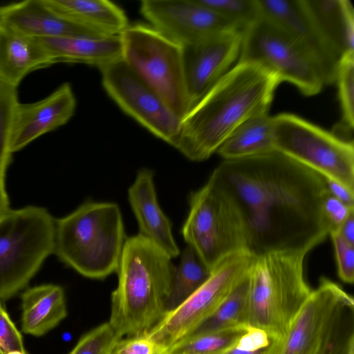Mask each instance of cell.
<instances>
[{"label": "cell", "mask_w": 354, "mask_h": 354, "mask_svg": "<svg viewBox=\"0 0 354 354\" xmlns=\"http://www.w3.org/2000/svg\"><path fill=\"white\" fill-rule=\"evenodd\" d=\"M209 178L238 207L254 256L309 252L329 234L322 213L325 178L277 150L223 160Z\"/></svg>", "instance_id": "cell-1"}, {"label": "cell", "mask_w": 354, "mask_h": 354, "mask_svg": "<svg viewBox=\"0 0 354 354\" xmlns=\"http://www.w3.org/2000/svg\"><path fill=\"white\" fill-rule=\"evenodd\" d=\"M281 82L261 64L239 62L181 120L174 147L189 160L208 159L243 122L268 113Z\"/></svg>", "instance_id": "cell-2"}, {"label": "cell", "mask_w": 354, "mask_h": 354, "mask_svg": "<svg viewBox=\"0 0 354 354\" xmlns=\"http://www.w3.org/2000/svg\"><path fill=\"white\" fill-rule=\"evenodd\" d=\"M171 259L140 234L126 239L109 321L120 339L149 333L165 315L175 268Z\"/></svg>", "instance_id": "cell-3"}, {"label": "cell", "mask_w": 354, "mask_h": 354, "mask_svg": "<svg viewBox=\"0 0 354 354\" xmlns=\"http://www.w3.org/2000/svg\"><path fill=\"white\" fill-rule=\"evenodd\" d=\"M126 239L116 203L86 201L55 219L53 254L81 275L104 279L116 272Z\"/></svg>", "instance_id": "cell-4"}, {"label": "cell", "mask_w": 354, "mask_h": 354, "mask_svg": "<svg viewBox=\"0 0 354 354\" xmlns=\"http://www.w3.org/2000/svg\"><path fill=\"white\" fill-rule=\"evenodd\" d=\"M307 252L254 256L249 268V324L280 340L310 294L304 275Z\"/></svg>", "instance_id": "cell-5"}, {"label": "cell", "mask_w": 354, "mask_h": 354, "mask_svg": "<svg viewBox=\"0 0 354 354\" xmlns=\"http://www.w3.org/2000/svg\"><path fill=\"white\" fill-rule=\"evenodd\" d=\"M274 354H354V300L322 277L279 341Z\"/></svg>", "instance_id": "cell-6"}, {"label": "cell", "mask_w": 354, "mask_h": 354, "mask_svg": "<svg viewBox=\"0 0 354 354\" xmlns=\"http://www.w3.org/2000/svg\"><path fill=\"white\" fill-rule=\"evenodd\" d=\"M55 218L44 207L28 205L0 216V301L24 289L53 254Z\"/></svg>", "instance_id": "cell-7"}, {"label": "cell", "mask_w": 354, "mask_h": 354, "mask_svg": "<svg viewBox=\"0 0 354 354\" xmlns=\"http://www.w3.org/2000/svg\"><path fill=\"white\" fill-rule=\"evenodd\" d=\"M189 207L182 236L210 271L231 255L249 252L246 227L238 207L212 178L190 193Z\"/></svg>", "instance_id": "cell-8"}, {"label": "cell", "mask_w": 354, "mask_h": 354, "mask_svg": "<svg viewBox=\"0 0 354 354\" xmlns=\"http://www.w3.org/2000/svg\"><path fill=\"white\" fill-rule=\"evenodd\" d=\"M120 35L124 61L182 120L191 108L184 48L148 25H129Z\"/></svg>", "instance_id": "cell-9"}, {"label": "cell", "mask_w": 354, "mask_h": 354, "mask_svg": "<svg viewBox=\"0 0 354 354\" xmlns=\"http://www.w3.org/2000/svg\"><path fill=\"white\" fill-rule=\"evenodd\" d=\"M239 62L261 64L281 81L295 85L304 95L319 93L326 85L316 60L290 35L263 16L243 30Z\"/></svg>", "instance_id": "cell-10"}, {"label": "cell", "mask_w": 354, "mask_h": 354, "mask_svg": "<svg viewBox=\"0 0 354 354\" xmlns=\"http://www.w3.org/2000/svg\"><path fill=\"white\" fill-rule=\"evenodd\" d=\"M275 149L354 191L353 142L291 113L272 117Z\"/></svg>", "instance_id": "cell-11"}, {"label": "cell", "mask_w": 354, "mask_h": 354, "mask_svg": "<svg viewBox=\"0 0 354 354\" xmlns=\"http://www.w3.org/2000/svg\"><path fill=\"white\" fill-rule=\"evenodd\" d=\"M253 258L250 252H243L220 262L208 279L179 306L167 312L149 335L166 348L188 336L246 273Z\"/></svg>", "instance_id": "cell-12"}, {"label": "cell", "mask_w": 354, "mask_h": 354, "mask_svg": "<svg viewBox=\"0 0 354 354\" xmlns=\"http://www.w3.org/2000/svg\"><path fill=\"white\" fill-rule=\"evenodd\" d=\"M99 70L104 90L118 106L155 136L174 147L181 120L124 59Z\"/></svg>", "instance_id": "cell-13"}, {"label": "cell", "mask_w": 354, "mask_h": 354, "mask_svg": "<svg viewBox=\"0 0 354 354\" xmlns=\"http://www.w3.org/2000/svg\"><path fill=\"white\" fill-rule=\"evenodd\" d=\"M140 10L151 26L183 47L221 32L243 30L198 0H144Z\"/></svg>", "instance_id": "cell-14"}, {"label": "cell", "mask_w": 354, "mask_h": 354, "mask_svg": "<svg viewBox=\"0 0 354 354\" xmlns=\"http://www.w3.org/2000/svg\"><path fill=\"white\" fill-rule=\"evenodd\" d=\"M243 36V30H225L183 47L191 108L227 72L236 59L240 54Z\"/></svg>", "instance_id": "cell-15"}, {"label": "cell", "mask_w": 354, "mask_h": 354, "mask_svg": "<svg viewBox=\"0 0 354 354\" xmlns=\"http://www.w3.org/2000/svg\"><path fill=\"white\" fill-rule=\"evenodd\" d=\"M261 13L296 40L319 64L326 84L335 82L340 55L324 36L305 0H257Z\"/></svg>", "instance_id": "cell-16"}, {"label": "cell", "mask_w": 354, "mask_h": 354, "mask_svg": "<svg viewBox=\"0 0 354 354\" xmlns=\"http://www.w3.org/2000/svg\"><path fill=\"white\" fill-rule=\"evenodd\" d=\"M76 99L68 82L41 100L19 102L10 133V152H17L42 135L64 125L74 115Z\"/></svg>", "instance_id": "cell-17"}, {"label": "cell", "mask_w": 354, "mask_h": 354, "mask_svg": "<svg viewBox=\"0 0 354 354\" xmlns=\"http://www.w3.org/2000/svg\"><path fill=\"white\" fill-rule=\"evenodd\" d=\"M128 200L137 219L139 234L149 239L171 258L180 251L171 231V223L161 209L157 200L151 169H140L129 188Z\"/></svg>", "instance_id": "cell-18"}, {"label": "cell", "mask_w": 354, "mask_h": 354, "mask_svg": "<svg viewBox=\"0 0 354 354\" xmlns=\"http://www.w3.org/2000/svg\"><path fill=\"white\" fill-rule=\"evenodd\" d=\"M0 17L3 27L32 38L102 37L62 19L43 0H26L0 6Z\"/></svg>", "instance_id": "cell-19"}, {"label": "cell", "mask_w": 354, "mask_h": 354, "mask_svg": "<svg viewBox=\"0 0 354 354\" xmlns=\"http://www.w3.org/2000/svg\"><path fill=\"white\" fill-rule=\"evenodd\" d=\"M36 39L54 64L82 63L100 68L122 58L120 35L107 37L60 36Z\"/></svg>", "instance_id": "cell-20"}, {"label": "cell", "mask_w": 354, "mask_h": 354, "mask_svg": "<svg viewBox=\"0 0 354 354\" xmlns=\"http://www.w3.org/2000/svg\"><path fill=\"white\" fill-rule=\"evenodd\" d=\"M62 19L100 36L120 35L129 26L124 10L107 0H43Z\"/></svg>", "instance_id": "cell-21"}, {"label": "cell", "mask_w": 354, "mask_h": 354, "mask_svg": "<svg viewBox=\"0 0 354 354\" xmlns=\"http://www.w3.org/2000/svg\"><path fill=\"white\" fill-rule=\"evenodd\" d=\"M54 64L35 38L3 27L0 30V80L17 87L30 72Z\"/></svg>", "instance_id": "cell-22"}, {"label": "cell", "mask_w": 354, "mask_h": 354, "mask_svg": "<svg viewBox=\"0 0 354 354\" xmlns=\"http://www.w3.org/2000/svg\"><path fill=\"white\" fill-rule=\"evenodd\" d=\"M21 330L41 337L55 328L67 316L64 289L48 283L27 288L21 295Z\"/></svg>", "instance_id": "cell-23"}, {"label": "cell", "mask_w": 354, "mask_h": 354, "mask_svg": "<svg viewBox=\"0 0 354 354\" xmlns=\"http://www.w3.org/2000/svg\"><path fill=\"white\" fill-rule=\"evenodd\" d=\"M317 24L342 56L354 52V10L349 0H305Z\"/></svg>", "instance_id": "cell-24"}, {"label": "cell", "mask_w": 354, "mask_h": 354, "mask_svg": "<svg viewBox=\"0 0 354 354\" xmlns=\"http://www.w3.org/2000/svg\"><path fill=\"white\" fill-rule=\"evenodd\" d=\"M275 149L272 117L268 113L253 116L239 125L218 149L225 160H239Z\"/></svg>", "instance_id": "cell-25"}, {"label": "cell", "mask_w": 354, "mask_h": 354, "mask_svg": "<svg viewBox=\"0 0 354 354\" xmlns=\"http://www.w3.org/2000/svg\"><path fill=\"white\" fill-rule=\"evenodd\" d=\"M249 269L215 310L187 337L249 324Z\"/></svg>", "instance_id": "cell-26"}, {"label": "cell", "mask_w": 354, "mask_h": 354, "mask_svg": "<svg viewBox=\"0 0 354 354\" xmlns=\"http://www.w3.org/2000/svg\"><path fill=\"white\" fill-rule=\"evenodd\" d=\"M210 274L211 271L202 263L194 250L187 245L180 254L178 266L174 268L167 301V312L176 308L187 300Z\"/></svg>", "instance_id": "cell-27"}, {"label": "cell", "mask_w": 354, "mask_h": 354, "mask_svg": "<svg viewBox=\"0 0 354 354\" xmlns=\"http://www.w3.org/2000/svg\"><path fill=\"white\" fill-rule=\"evenodd\" d=\"M335 82L342 112V122L333 133L340 139L352 142L354 127V52L343 54L338 62Z\"/></svg>", "instance_id": "cell-28"}, {"label": "cell", "mask_w": 354, "mask_h": 354, "mask_svg": "<svg viewBox=\"0 0 354 354\" xmlns=\"http://www.w3.org/2000/svg\"><path fill=\"white\" fill-rule=\"evenodd\" d=\"M248 326L186 337L167 348L165 354H223Z\"/></svg>", "instance_id": "cell-29"}, {"label": "cell", "mask_w": 354, "mask_h": 354, "mask_svg": "<svg viewBox=\"0 0 354 354\" xmlns=\"http://www.w3.org/2000/svg\"><path fill=\"white\" fill-rule=\"evenodd\" d=\"M17 88L0 80V172L4 177L12 155L9 150V138L19 103Z\"/></svg>", "instance_id": "cell-30"}, {"label": "cell", "mask_w": 354, "mask_h": 354, "mask_svg": "<svg viewBox=\"0 0 354 354\" xmlns=\"http://www.w3.org/2000/svg\"><path fill=\"white\" fill-rule=\"evenodd\" d=\"M220 16L245 30L261 15L257 0H198Z\"/></svg>", "instance_id": "cell-31"}, {"label": "cell", "mask_w": 354, "mask_h": 354, "mask_svg": "<svg viewBox=\"0 0 354 354\" xmlns=\"http://www.w3.org/2000/svg\"><path fill=\"white\" fill-rule=\"evenodd\" d=\"M120 339L109 322H105L84 334L68 354H111Z\"/></svg>", "instance_id": "cell-32"}, {"label": "cell", "mask_w": 354, "mask_h": 354, "mask_svg": "<svg viewBox=\"0 0 354 354\" xmlns=\"http://www.w3.org/2000/svg\"><path fill=\"white\" fill-rule=\"evenodd\" d=\"M279 341L266 330L249 326L223 354H274Z\"/></svg>", "instance_id": "cell-33"}, {"label": "cell", "mask_w": 354, "mask_h": 354, "mask_svg": "<svg viewBox=\"0 0 354 354\" xmlns=\"http://www.w3.org/2000/svg\"><path fill=\"white\" fill-rule=\"evenodd\" d=\"M0 354H28L23 337L0 301Z\"/></svg>", "instance_id": "cell-34"}, {"label": "cell", "mask_w": 354, "mask_h": 354, "mask_svg": "<svg viewBox=\"0 0 354 354\" xmlns=\"http://www.w3.org/2000/svg\"><path fill=\"white\" fill-rule=\"evenodd\" d=\"M166 350L147 333L120 339L111 354H165Z\"/></svg>", "instance_id": "cell-35"}, {"label": "cell", "mask_w": 354, "mask_h": 354, "mask_svg": "<svg viewBox=\"0 0 354 354\" xmlns=\"http://www.w3.org/2000/svg\"><path fill=\"white\" fill-rule=\"evenodd\" d=\"M330 235L334 245L338 276L344 282L352 284L354 281V245L348 243L337 232Z\"/></svg>", "instance_id": "cell-36"}, {"label": "cell", "mask_w": 354, "mask_h": 354, "mask_svg": "<svg viewBox=\"0 0 354 354\" xmlns=\"http://www.w3.org/2000/svg\"><path fill=\"white\" fill-rule=\"evenodd\" d=\"M352 211L354 207L346 205L327 192L322 202V213L329 234L338 231Z\"/></svg>", "instance_id": "cell-37"}, {"label": "cell", "mask_w": 354, "mask_h": 354, "mask_svg": "<svg viewBox=\"0 0 354 354\" xmlns=\"http://www.w3.org/2000/svg\"><path fill=\"white\" fill-rule=\"evenodd\" d=\"M327 192L346 205L354 207V191L333 179L325 178Z\"/></svg>", "instance_id": "cell-38"}, {"label": "cell", "mask_w": 354, "mask_h": 354, "mask_svg": "<svg viewBox=\"0 0 354 354\" xmlns=\"http://www.w3.org/2000/svg\"><path fill=\"white\" fill-rule=\"evenodd\" d=\"M345 241L354 245V211H352L337 232Z\"/></svg>", "instance_id": "cell-39"}, {"label": "cell", "mask_w": 354, "mask_h": 354, "mask_svg": "<svg viewBox=\"0 0 354 354\" xmlns=\"http://www.w3.org/2000/svg\"><path fill=\"white\" fill-rule=\"evenodd\" d=\"M5 178L0 172V216L10 209L9 199L5 185Z\"/></svg>", "instance_id": "cell-40"}, {"label": "cell", "mask_w": 354, "mask_h": 354, "mask_svg": "<svg viewBox=\"0 0 354 354\" xmlns=\"http://www.w3.org/2000/svg\"><path fill=\"white\" fill-rule=\"evenodd\" d=\"M1 28H2V23H1V17H0V30Z\"/></svg>", "instance_id": "cell-41"}]
</instances>
